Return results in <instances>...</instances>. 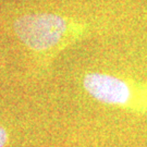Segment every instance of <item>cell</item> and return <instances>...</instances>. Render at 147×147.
Returning <instances> with one entry per match:
<instances>
[{"label": "cell", "mask_w": 147, "mask_h": 147, "mask_svg": "<svg viewBox=\"0 0 147 147\" xmlns=\"http://www.w3.org/2000/svg\"><path fill=\"white\" fill-rule=\"evenodd\" d=\"M18 38L36 53L59 51L82 38L87 25L53 13H32L18 18L13 23Z\"/></svg>", "instance_id": "1"}, {"label": "cell", "mask_w": 147, "mask_h": 147, "mask_svg": "<svg viewBox=\"0 0 147 147\" xmlns=\"http://www.w3.org/2000/svg\"><path fill=\"white\" fill-rule=\"evenodd\" d=\"M82 85L100 104L136 115H147V84L143 82L106 72H88L84 74Z\"/></svg>", "instance_id": "2"}, {"label": "cell", "mask_w": 147, "mask_h": 147, "mask_svg": "<svg viewBox=\"0 0 147 147\" xmlns=\"http://www.w3.org/2000/svg\"><path fill=\"white\" fill-rule=\"evenodd\" d=\"M9 141V134L5 126L0 123V147H5Z\"/></svg>", "instance_id": "3"}]
</instances>
